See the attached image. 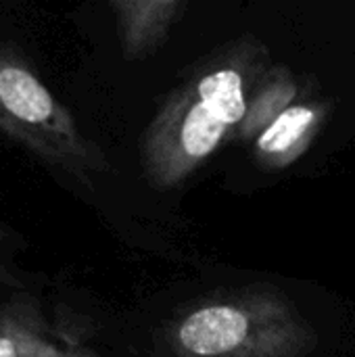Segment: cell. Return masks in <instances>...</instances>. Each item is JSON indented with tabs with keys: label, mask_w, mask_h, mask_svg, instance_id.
<instances>
[{
	"label": "cell",
	"mask_w": 355,
	"mask_h": 357,
	"mask_svg": "<svg viewBox=\"0 0 355 357\" xmlns=\"http://www.w3.org/2000/svg\"><path fill=\"white\" fill-rule=\"evenodd\" d=\"M169 341L176 357H308L318 343L293 303L266 289L186 310Z\"/></svg>",
	"instance_id": "1"
},
{
	"label": "cell",
	"mask_w": 355,
	"mask_h": 357,
	"mask_svg": "<svg viewBox=\"0 0 355 357\" xmlns=\"http://www.w3.org/2000/svg\"><path fill=\"white\" fill-rule=\"evenodd\" d=\"M0 134L82 182L109 169L103 149L10 46H0Z\"/></svg>",
	"instance_id": "2"
},
{
	"label": "cell",
	"mask_w": 355,
	"mask_h": 357,
	"mask_svg": "<svg viewBox=\"0 0 355 357\" xmlns=\"http://www.w3.org/2000/svg\"><path fill=\"white\" fill-rule=\"evenodd\" d=\"M232 130L216 119L188 84L176 88L144 130L142 165L151 186L169 190L190 178Z\"/></svg>",
	"instance_id": "3"
},
{
	"label": "cell",
	"mask_w": 355,
	"mask_h": 357,
	"mask_svg": "<svg viewBox=\"0 0 355 357\" xmlns=\"http://www.w3.org/2000/svg\"><path fill=\"white\" fill-rule=\"evenodd\" d=\"M268 67L266 46L253 38H243L209 56L192 71L186 84L207 111L234 134L243 123L253 90Z\"/></svg>",
	"instance_id": "4"
},
{
	"label": "cell",
	"mask_w": 355,
	"mask_h": 357,
	"mask_svg": "<svg viewBox=\"0 0 355 357\" xmlns=\"http://www.w3.org/2000/svg\"><path fill=\"white\" fill-rule=\"evenodd\" d=\"M326 117L328 105L324 100L301 98L253 140V159L268 172L291 167L308 153Z\"/></svg>",
	"instance_id": "5"
},
{
	"label": "cell",
	"mask_w": 355,
	"mask_h": 357,
	"mask_svg": "<svg viewBox=\"0 0 355 357\" xmlns=\"http://www.w3.org/2000/svg\"><path fill=\"white\" fill-rule=\"evenodd\" d=\"M188 4L184 0H113L121 52L130 61L153 54L182 19Z\"/></svg>",
	"instance_id": "6"
},
{
	"label": "cell",
	"mask_w": 355,
	"mask_h": 357,
	"mask_svg": "<svg viewBox=\"0 0 355 357\" xmlns=\"http://www.w3.org/2000/svg\"><path fill=\"white\" fill-rule=\"evenodd\" d=\"M303 96V84L287 65H270L257 82L249 100L247 113L234 136L243 142H253L276 117Z\"/></svg>",
	"instance_id": "7"
},
{
	"label": "cell",
	"mask_w": 355,
	"mask_h": 357,
	"mask_svg": "<svg viewBox=\"0 0 355 357\" xmlns=\"http://www.w3.org/2000/svg\"><path fill=\"white\" fill-rule=\"evenodd\" d=\"M48 349L38 318L25 310H0V357H42Z\"/></svg>",
	"instance_id": "8"
},
{
	"label": "cell",
	"mask_w": 355,
	"mask_h": 357,
	"mask_svg": "<svg viewBox=\"0 0 355 357\" xmlns=\"http://www.w3.org/2000/svg\"><path fill=\"white\" fill-rule=\"evenodd\" d=\"M42 357H80V356H71V354H61V351H56V349H52V347H48Z\"/></svg>",
	"instance_id": "9"
},
{
	"label": "cell",
	"mask_w": 355,
	"mask_h": 357,
	"mask_svg": "<svg viewBox=\"0 0 355 357\" xmlns=\"http://www.w3.org/2000/svg\"><path fill=\"white\" fill-rule=\"evenodd\" d=\"M2 238H8V230H6L4 224L0 222V241H2Z\"/></svg>",
	"instance_id": "10"
}]
</instances>
